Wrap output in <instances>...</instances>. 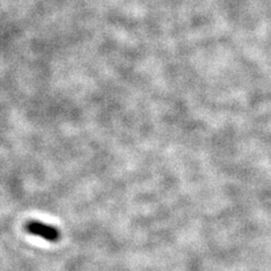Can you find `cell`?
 I'll list each match as a JSON object with an SVG mask.
<instances>
[{
  "label": "cell",
  "instance_id": "obj_1",
  "mask_svg": "<svg viewBox=\"0 0 271 271\" xmlns=\"http://www.w3.org/2000/svg\"><path fill=\"white\" fill-rule=\"evenodd\" d=\"M26 232L34 236H39L48 242H58L61 237V233L55 226H52L39 221H31L25 225Z\"/></svg>",
  "mask_w": 271,
  "mask_h": 271
}]
</instances>
